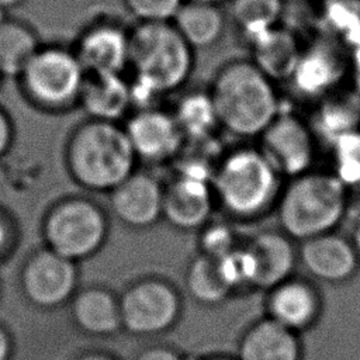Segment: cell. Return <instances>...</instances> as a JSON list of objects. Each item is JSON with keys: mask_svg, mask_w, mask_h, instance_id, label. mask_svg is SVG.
Here are the masks:
<instances>
[{"mask_svg": "<svg viewBox=\"0 0 360 360\" xmlns=\"http://www.w3.org/2000/svg\"><path fill=\"white\" fill-rule=\"evenodd\" d=\"M212 184L221 204L231 214L253 218L273 202L278 173L259 149L242 148L218 165Z\"/></svg>", "mask_w": 360, "mask_h": 360, "instance_id": "cell-6", "label": "cell"}, {"mask_svg": "<svg viewBox=\"0 0 360 360\" xmlns=\"http://www.w3.org/2000/svg\"><path fill=\"white\" fill-rule=\"evenodd\" d=\"M300 255L312 276L330 283L352 277L360 262L352 242L335 233H323L304 240Z\"/></svg>", "mask_w": 360, "mask_h": 360, "instance_id": "cell-16", "label": "cell"}, {"mask_svg": "<svg viewBox=\"0 0 360 360\" xmlns=\"http://www.w3.org/2000/svg\"><path fill=\"white\" fill-rule=\"evenodd\" d=\"M136 155L124 127L87 118L70 134L66 162L75 180L90 190H112L134 173Z\"/></svg>", "mask_w": 360, "mask_h": 360, "instance_id": "cell-2", "label": "cell"}, {"mask_svg": "<svg viewBox=\"0 0 360 360\" xmlns=\"http://www.w3.org/2000/svg\"><path fill=\"white\" fill-rule=\"evenodd\" d=\"M79 360H115V359L111 357V356H107V354L93 353V354H86V356H83V357L79 359Z\"/></svg>", "mask_w": 360, "mask_h": 360, "instance_id": "cell-36", "label": "cell"}, {"mask_svg": "<svg viewBox=\"0 0 360 360\" xmlns=\"http://www.w3.org/2000/svg\"><path fill=\"white\" fill-rule=\"evenodd\" d=\"M136 158L163 162L173 158L184 142V134L173 112L143 108L132 114L124 127Z\"/></svg>", "mask_w": 360, "mask_h": 360, "instance_id": "cell-11", "label": "cell"}, {"mask_svg": "<svg viewBox=\"0 0 360 360\" xmlns=\"http://www.w3.org/2000/svg\"><path fill=\"white\" fill-rule=\"evenodd\" d=\"M184 136H207L218 124V118L208 91H195L184 96L173 112Z\"/></svg>", "mask_w": 360, "mask_h": 360, "instance_id": "cell-27", "label": "cell"}, {"mask_svg": "<svg viewBox=\"0 0 360 360\" xmlns=\"http://www.w3.org/2000/svg\"><path fill=\"white\" fill-rule=\"evenodd\" d=\"M77 325L93 335H110L122 325L120 301L103 288H90L79 294L73 302Z\"/></svg>", "mask_w": 360, "mask_h": 360, "instance_id": "cell-24", "label": "cell"}, {"mask_svg": "<svg viewBox=\"0 0 360 360\" xmlns=\"http://www.w3.org/2000/svg\"><path fill=\"white\" fill-rule=\"evenodd\" d=\"M134 91L124 75H86L79 107L87 118L117 122L127 115Z\"/></svg>", "mask_w": 360, "mask_h": 360, "instance_id": "cell-18", "label": "cell"}, {"mask_svg": "<svg viewBox=\"0 0 360 360\" xmlns=\"http://www.w3.org/2000/svg\"><path fill=\"white\" fill-rule=\"evenodd\" d=\"M76 284L72 260L53 250L38 253L24 270V290L41 307H55L66 301Z\"/></svg>", "mask_w": 360, "mask_h": 360, "instance_id": "cell-14", "label": "cell"}, {"mask_svg": "<svg viewBox=\"0 0 360 360\" xmlns=\"http://www.w3.org/2000/svg\"><path fill=\"white\" fill-rule=\"evenodd\" d=\"M301 53L295 34L280 25L250 38V60L273 82H288Z\"/></svg>", "mask_w": 360, "mask_h": 360, "instance_id": "cell-17", "label": "cell"}, {"mask_svg": "<svg viewBox=\"0 0 360 360\" xmlns=\"http://www.w3.org/2000/svg\"><path fill=\"white\" fill-rule=\"evenodd\" d=\"M27 0H0V10L8 13L20 6H22Z\"/></svg>", "mask_w": 360, "mask_h": 360, "instance_id": "cell-35", "label": "cell"}, {"mask_svg": "<svg viewBox=\"0 0 360 360\" xmlns=\"http://www.w3.org/2000/svg\"><path fill=\"white\" fill-rule=\"evenodd\" d=\"M3 79H4V77H3V75H1V72H0V86H1V82H3Z\"/></svg>", "mask_w": 360, "mask_h": 360, "instance_id": "cell-40", "label": "cell"}, {"mask_svg": "<svg viewBox=\"0 0 360 360\" xmlns=\"http://www.w3.org/2000/svg\"><path fill=\"white\" fill-rule=\"evenodd\" d=\"M207 360H229V359H221V357H217V359H207Z\"/></svg>", "mask_w": 360, "mask_h": 360, "instance_id": "cell-39", "label": "cell"}, {"mask_svg": "<svg viewBox=\"0 0 360 360\" xmlns=\"http://www.w3.org/2000/svg\"><path fill=\"white\" fill-rule=\"evenodd\" d=\"M208 94L219 127L240 138L260 136L278 115L274 82L250 59L222 65L212 77Z\"/></svg>", "mask_w": 360, "mask_h": 360, "instance_id": "cell-1", "label": "cell"}, {"mask_svg": "<svg viewBox=\"0 0 360 360\" xmlns=\"http://www.w3.org/2000/svg\"><path fill=\"white\" fill-rule=\"evenodd\" d=\"M10 352V343L6 333L0 329V360H7Z\"/></svg>", "mask_w": 360, "mask_h": 360, "instance_id": "cell-33", "label": "cell"}, {"mask_svg": "<svg viewBox=\"0 0 360 360\" xmlns=\"http://www.w3.org/2000/svg\"><path fill=\"white\" fill-rule=\"evenodd\" d=\"M187 1H198V3H208V4H217L219 6L225 0H187Z\"/></svg>", "mask_w": 360, "mask_h": 360, "instance_id": "cell-38", "label": "cell"}, {"mask_svg": "<svg viewBox=\"0 0 360 360\" xmlns=\"http://www.w3.org/2000/svg\"><path fill=\"white\" fill-rule=\"evenodd\" d=\"M111 207L117 217L135 228L155 224L163 211V188L146 173H132L111 190Z\"/></svg>", "mask_w": 360, "mask_h": 360, "instance_id": "cell-15", "label": "cell"}, {"mask_svg": "<svg viewBox=\"0 0 360 360\" xmlns=\"http://www.w3.org/2000/svg\"><path fill=\"white\" fill-rule=\"evenodd\" d=\"M346 184L329 173H304L287 187L278 208L284 231L297 239L329 233L345 215Z\"/></svg>", "mask_w": 360, "mask_h": 360, "instance_id": "cell-4", "label": "cell"}, {"mask_svg": "<svg viewBox=\"0 0 360 360\" xmlns=\"http://www.w3.org/2000/svg\"><path fill=\"white\" fill-rule=\"evenodd\" d=\"M187 287L191 295L204 304H218L232 290L221 273L218 259L207 255L198 256L190 264Z\"/></svg>", "mask_w": 360, "mask_h": 360, "instance_id": "cell-25", "label": "cell"}, {"mask_svg": "<svg viewBox=\"0 0 360 360\" xmlns=\"http://www.w3.org/2000/svg\"><path fill=\"white\" fill-rule=\"evenodd\" d=\"M14 138V127L10 114L0 105V158L8 150Z\"/></svg>", "mask_w": 360, "mask_h": 360, "instance_id": "cell-31", "label": "cell"}, {"mask_svg": "<svg viewBox=\"0 0 360 360\" xmlns=\"http://www.w3.org/2000/svg\"><path fill=\"white\" fill-rule=\"evenodd\" d=\"M4 240H6V228H4V225L0 222V249H1L3 243H4Z\"/></svg>", "mask_w": 360, "mask_h": 360, "instance_id": "cell-37", "label": "cell"}, {"mask_svg": "<svg viewBox=\"0 0 360 360\" xmlns=\"http://www.w3.org/2000/svg\"><path fill=\"white\" fill-rule=\"evenodd\" d=\"M284 0H229L235 25L250 38L278 25Z\"/></svg>", "mask_w": 360, "mask_h": 360, "instance_id": "cell-26", "label": "cell"}, {"mask_svg": "<svg viewBox=\"0 0 360 360\" xmlns=\"http://www.w3.org/2000/svg\"><path fill=\"white\" fill-rule=\"evenodd\" d=\"M72 48L86 75H122L129 65V31L112 21L90 24Z\"/></svg>", "mask_w": 360, "mask_h": 360, "instance_id": "cell-10", "label": "cell"}, {"mask_svg": "<svg viewBox=\"0 0 360 360\" xmlns=\"http://www.w3.org/2000/svg\"><path fill=\"white\" fill-rule=\"evenodd\" d=\"M201 248L204 252L202 255L221 259L235 249L233 235L231 229L224 225L210 226L201 236Z\"/></svg>", "mask_w": 360, "mask_h": 360, "instance_id": "cell-30", "label": "cell"}, {"mask_svg": "<svg viewBox=\"0 0 360 360\" xmlns=\"http://www.w3.org/2000/svg\"><path fill=\"white\" fill-rule=\"evenodd\" d=\"M211 193L207 174L200 169L183 172L163 190L162 215L176 228L194 229L208 219Z\"/></svg>", "mask_w": 360, "mask_h": 360, "instance_id": "cell-13", "label": "cell"}, {"mask_svg": "<svg viewBox=\"0 0 360 360\" xmlns=\"http://www.w3.org/2000/svg\"><path fill=\"white\" fill-rule=\"evenodd\" d=\"M345 72L346 56L340 45L323 38L302 49L300 62L288 82L295 94L318 98L332 91Z\"/></svg>", "mask_w": 360, "mask_h": 360, "instance_id": "cell-12", "label": "cell"}, {"mask_svg": "<svg viewBox=\"0 0 360 360\" xmlns=\"http://www.w3.org/2000/svg\"><path fill=\"white\" fill-rule=\"evenodd\" d=\"M42 44L35 30L10 15L0 21V72L3 77H18Z\"/></svg>", "mask_w": 360, "mask_h": 360, "instance_id": "cell-23", "label": "cell"}, {"mask_svg": "<svg viewBox=\"0 0 360 360\" xmlns=\"http://www.w3.org/2000/svg\"><path fill=\"white\" fill-rule=\"evenodd\" d=\"M172 24L193 49H205L221 39L225 15L217 4L184 0Z\"/></svg>", "mask_w": 360, "mask_h": 360, "instance_id": "cell-22", "label": "cell"}, {"mask_svg": "<svg viewBox=\"0 0 360 360\" xmlns=\"http://www.w3.org/2000/svg\"><path fill=\"white\" fill-rule=\"evenodd\" d=\"M291 1H302V0H291Z\"/></svg>", "mask_w": 360, "mask_h": 360, "instance_id": "cell-41", "label": "cell"}, {"mask_svg": "<svg viewBox=\"0 0 360 360\" xmlns=\"http://www.w3.org/2000/svg\"><path fill=\"white\" fill-rule=\"evenodd\" d=\"M352 245L357 253V257L360 260V218L357 219L354 229H353V238H352Z\"/></svg>", "mask_w": 360, "mask_h": 360, "instance_id": "cell-34", "label": "cell"}, {"mask_svg": "<svg viewBox=\"0 0 360 360\" xmlns=\"http://www.w3.org/2000/svg\"><path fill=\"white\" fill-rule=\"evenodd\" d=\"M246 249L253 263L252 285L274 288L287 281L295 263V252L285 236L276 232H263Z\"/></svg>", "mask_w": 360, "mask_h": 360, "instance_id": "cell-19", "label": "cell"}, {"mask_svg": "<svg viewBox=\"0 0 360 360\" xmlns=\"http://www.w3.org/2000/svg\"><path fill=\"white\" fill-rule=\"evenodd\" d=\"M128 68L145 91L173 93L191 76L194 49L172 22H138L129 31Z\"/></svg>", "mask_w": 360, "mask_h": 360, "instance_id": "cell-3", "label": "cell"}, {"mask_svg": "<svg viewBox=\"0 0 360 360\" xmlns=\"http://www.w3.org/2000/svg\"><path fill=\"white\" fill-rule=\"evenodd\" d=\"M259 150L278 174L297 177L307 173L314 160V135L298 117L278 114L260 135Z\"/></svg>", "mask_w": 360, "mask_h": 360, "instance_id": "cell-9", "label": "cell"}, {"mask_svg": "<svg viewBox=\"0 0 360 360\" xmlns=\"http://www.w3.org/2000/svg\"><path fill=\"white\" fill-rule=\"evenodd\" d=\"M122 325L136 335L166 330L177 319V292L163 281H141L125 291L120 301Z\"/></svg>", "mask_w": 360, "mask_h": 360, "instance_id": "cell-8", "label": "cell"}, {"mask_svg": "<svg viewBox=\"0 0 360 360\" xmlns=\"http://www.w3.org/2000/svg\"><path fill=\"white\" fill-rule=\"evenodd\" d=\"M136 360H184L174 350L166 347H152L145 350Z\"/></svg>", "mask_w": 360, "mask_h": 360, "instance_id": "cell-32", "label": "cell"}, {"mask_svg": "<svg viewBox=\"0 0 360 360\" xmlns=\"http://www.w3.org/2000/svg\"><path fill=\"white\" fill-rule=\"evenodd\" d=\"M269 311L273 321L291 330H300L315 321L319 312V300L315 290L307 283L284 281L273 288Z\"/></svg>", "mask_w": 360, "mask_h": 360, "instance_id": "cell-20", "label": "cell"}, {"mask_svg": "<svg viewBox=\"0 0 360 360\" xmlns=\"http://www.w3.org/2000/svg\"><path fill=\"white\" fill-rule=\"evenodd\" d=\"M221 273L231 288L242 284H252L253 278V263L248 249H233L224 257L218 259Z\"/></svg>", "mask_w": 360, "mask_h": 360, "instance_id": "cell-29", "label": "cell"}, {"mask_svg": "<svg viewBox=\"0 0 360 360\" xmlns=\"http://www.w3.org/2000/svg\"><path fill=\"white\" fill-rule=\"evenodd\" d=\"M300 342L294 330L264 319L243 336L239 360H300Z\"/></svg>", "mask_w": 360, "mask_h": 360, "instance_id": "cell-21", "label": "cell"}, {"mask_svg": "<svg viewBox=\"0 0 360 360\" xmlns=\"http://www.w3.org/2000/svg\"><path fill=\"white\" fill-rule=\"evenodd\" d=\"M184 0H122L138 22H172Z\"/></svg>", "mask_w": 360, "mask_h": 360, "instance_id": "cell-28", "label": "cell"}, {"mask_svg": "<svg viewBox=\"0 0 360 360\" xmlns=\"http://www.w3.org/2000/svg\"><path fill=\"white\" fill-rule=\"evenodd\" d=\"M45 233L51 250L73 262L90 256L101 246L107 235V221L96 204L72 200L51 212Z\"/></svg>", "mask_w": 360, "mask_h": 360, "instance_id": "cell-7", "label": "cell"}, {"mask_svg": "<svg viewBox=\"0 0 360 360\" xmlns=\"http://www.w3.org/2000/svg\"><path fill=\"white\" fill-rule=\"evenodd\" d=\"M24 98L48 114H63L79 107L86 72L73 48L41 45L17 77Z\"/></svg>", "mask_w": 360, "mask_h": 360, "instance_id": "cell-5", "label": "cell"}]
</instances>
